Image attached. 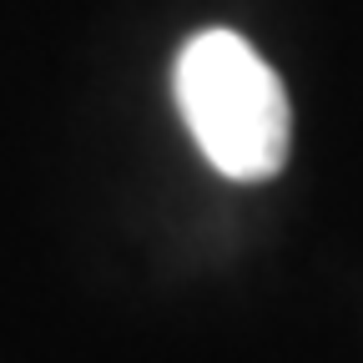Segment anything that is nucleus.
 <instances>
[{
    "label": "nucleus",
    "instance_id": "f257e3e1",
    "mask_svg": "<svg viewBox=\"0 0 363 363\" xmlns=\"http://www.w3.org/2000/svg\"><path fill=\"white\" fill-rule=\"evenodd\" d=\"M177 111L202 157L233 182H267L288 167V91L238 30H197L177 51Z\"/></svg>",
    "mask_w": 363,
    "mask_h": 363
}]
</instances>
